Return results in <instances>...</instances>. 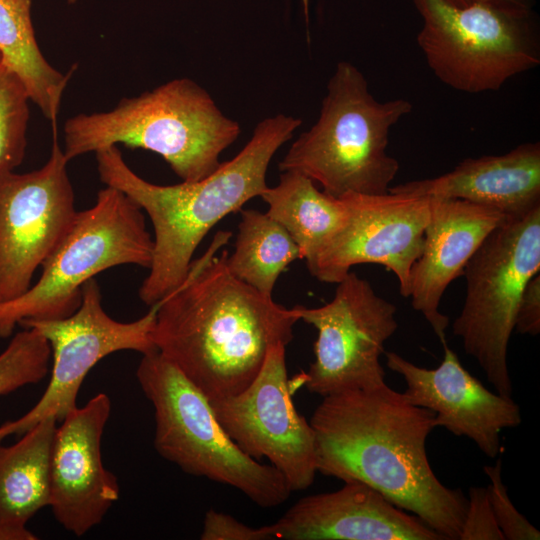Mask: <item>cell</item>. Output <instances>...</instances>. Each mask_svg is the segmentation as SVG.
<instances>
[{"label": "cell", "instance_id": "obj_1", "mask_svg": "<svg viewBox=\"0 0 540 540\" xmlns=\"http://www.w3.org/2000/svg\"><path fill=\"white\" fill-rule=\"evenodd\" d=\"M322 398L310 419L317 472L367 484L444 540H459L468 501L430 466L426 441L435 413L387 384Z\"/></svg>", "mask_w": 540, "mask_h": 540}, {"label": "cell", "instance_id": "obj_2", "mask_svg": "<svg viewBox=\"0 0 540 540\" xmlns=\"http://www.w3.org/2000/svg\"><path fill=\"white\" fill-rule=\"evenodd\" d=\"M232 233L219 231L192 262L184 281L157 303L153 339L209 399L238 394L259 373L269 349L287 346L300 321L286 308L236 278L217 250Z\"/></svg>", "mask_w": 540, "mask_h": 540}, {"label": "cell", "instance_id": "obj_3", "mask_svg": "<svg viewBox=\"0 0 540 540\" xmlns=\"http://www.w3.org/2000/svg\"><path fill=\"white\" fill-rule=\"evenodd\" d=\"M301 124V119L281 113L266 117L233 159L201 180L175 185L140 177L117 146L95 153L100 180L132 199L153 226V258L138 292L143 303L152 306L173 292L186 278L192 256L207 233L262 195L273 156Z\"/></svg>", "mask_w": 540, "mask_h": 540}, {"label": "cell", "instance_id": "obj_4", "mask_svg": "<svg viewBox=\"0 0 540 540\" xmlns=\"http://www.w3.org/2000/svg\"><path fill=\"white\" fill-rule=\"evenodd\" d=\"M63 131L69 161L123 144L157 153L182 181L195 182L220 166V155L241 128L202 86L177 78L123 98L109 111L75 115Z\"/></svg>", "mask_w": 540, "mask_h": 540}, {"label": "cell", "instance_id": "obj_5", "mask_svg": "<svg viewBox=\"0 0 540 540\" xmlns=\"http://www.w3.org/2000/svg\"><path fill=\"white\" fill-rule=\"evenodd\" d=\"M412 108L403 98L378 101L363 73L340 61L317 121L291 144L279 171L300 172L335 198L386 194L400 167L387 153L389 132Z\"/></svg>", "mask_w": 540, "mask_h": 540}, {"label": "cell", "instance_id": "obj_6", "mask_svg": "<svg viewBox=\"0 0 540 540\" xmlns=\"http://www.w3.org/2000/svg\"><path fill=\"white\" fill-rule=\"evenodd\" d=\"M136 378L153 405L154 447L161 457L185 473L233 487L261 507L288 499L291 490L280 472L243 452L209 399L161 353L142 355Z\"/></svg>", "mask_w": 540, "mask_h": 540}, {"label": "cell", "instance_id": "obj_7", "mask_svg": "<svg viewBox=\"0 0 540 540\" xmlns=\"http://www.w3.org/2000/svg\"><path fill=\"white\" fill-rule=\"evenodd\" d=\"M153 246L143 210L122 191L106 186L92 207L77 213L42 264L37 282L20 297L0 303V338L11 336L25 320L70 316L81 304L83 286L98 273L126 264L149 269Z\"/></svg>", "mask_w": 540, "mask_h": 540}, {"label": "cell", "instance_id": "obj_8", "mask_svg": "<svg viewBox=\"0 0 540 540\" xmlns=\"http://www.w3.org/2000/svg\"><path fill=\"white\" fill-rule=\"evenodd\" d=\"M412 1L422 20L418 46L434 75L455 90L497 91L540 64L539 29L532 9Z\"/></svg>", "mask_w": 540, "mask_h": 540}, {"label": "cell", "instance_id": "obj_9", "mask_svg": "<svg viewBox=\"0 0 540 540\" xmlns=\"http://www.w3.org/2000/svg\"><path fill=\"white\" fill-rule=\"evenodd\" d=\"M540 273V206L507 218L464 268L466 296L453 334L496 392L512 397L508 345L517 307L529 280Z\"/></svg>", "mask_w": 540, "mask_h": 540}, {"label": "cell", "instance_id": "obj_10", "mask_svg": "<svg viewBox=\"0 0 540 540\" xmlns=\"http://www.w3.org/2000/svg\"><path fill=\"white\" fill-rule=\"evenodd\" d=\"M293 308L300 320L317 330L314 360L296 378L310 393L325 397L386 384L380 357L398 328L397 308L369 281L350 271L328 303Z\"/></svg>", "mask_w": 540, "mask_h": 540}, {"label": "cell", "instance_id": "obj_11", "mask_svg": "<svg viewBox=\"0 0 540 540\" xmlns=\"http://www.w3.org/2000/svg\"><path fill=\"white\" fill-rule=\"evenodd\" d=\"M157 303L139 319L120 322L109 316L93 278L82 288V300L70 316L56 320H25L19 326L35 328L47 340L52 357L48 385L38 402L24 415L0 424V441L20 436L47 417L61 422L77 407V397L89 371L106 356L119 351L142 355L157 351L153 339Z\"/></svg>", "mask_w": 540, "mask_h": 540}, {"label": "cell", "instance_id": "obj_12", "mask_svg": "<svg viewBox=\"0 0 540 540\" xmlns=\"http://www.w3.org/2000/svg\"><path fill=\"white\" fill-rule=\"evenodd\" d=\"M54 139L47 162L26 173L0 172V303L31 286L38 268L74 223L69 160Z\"/></svg>", "mask_w": 540, "mask_h": 540}, {"label": "cell", "instance_id": "obj_13", "mask_svg": "<svg viewBox=\"0 0 540 540\" xmlns=\"http://www.w3.org/2000/svg\"><path fill=\"white\" fill-rule=\"evenodd\" d=\"M286 346L273 345L255 379L240 393L209 400L215 416L238 447L265 457L289 489L302 491L317 473L314 430L291 397Z\"/></svg>", "mask_w": 540, "mask_h": 540}, {"label": "cell", "instance_id": "obj_14", "mask_svg": "<svg viewBox=\"0 0 540 540\" xmlns=\"http://www.w3.org/2000/svg\"><path fill=\"white\" fill-rule=\"evenodd\" d=\"M346 225L306 264L326 283L340 282L358 264H379L394 273L400 294L408 297L409 275L424 244L430 217L427 197L391 193H347Z\"/></svg>", "mask_w": 540, "mask_h": 540}, {"label": "cell", "instance_id": "obj_15", "mask_svg": "<svg viewBox=\"0 0 540 540\" xmlns=\"http://www.w3.org/2000/svg\"><path fill=\"white\" fill-rule=\"evenodd\" d=\"M111 400L98 393L56 428L50 455V503L55 520L81 537L118 501L117 477L105 468L101 442Z\"/></svg>", "mask_w": 540, "mask_h": 540}, {"label": "cell", "instance_id": "obj_16", "mask_svg": "<svg viewBox=\"0 0 540 540\" xmlns=\"http://www.w3.org/2000/svg\"><path fill=\"white\" fill-rule=\"evenodd\" d=\"M444 357L434 369L418 366L395 352H384L387 367L403 377L408 402L435 413L436 427L465 436L489 458L501 450L500 432L521 424V412L512 399L488 390L443 345Z\"/></svg>", "mask_w": 540, "mask_h": 540}, {"label": "cell", "instance_id": "obj_17", "mask_svg": "<svg viewBox=\"0 0 540 540\" xmlns=\"http://www.w3.org/2000/svg\"><path fill=\"white\" fill-rule=\"evenodd\" d=\"M270 526L273 538L286 540H444L359 481L301 498Z\"/></svg>", "mask_w": 540, "mask_h": 540}, {"label": "cell", "instance_id": "obj_18", "mask_svg": "<svg viewBox=\"0 0 540 540\" xmlns=\"http://www.w3.org/2000/svg\"><path fill=\"white\" fill-rule=\"evenodd\" d=\"M428 199L430 217L422 252L410 271L408 297L444 345L449 318L439 309L442 296L452 281L463 276L470 258L507 217L465 200Z\"/></svg>", "mask_w": 540, "mask_h": 540}, {"label": "cell", "instance_id": "obj_19", "mask_svg": "<svg viewBox=\"0 0 540 540\" xmlns=\"http://www.w3.org/2000/svg\"><path fill=\"white\" fill-rule=\"evenodd\" d=\"M389 192L465 200L507 218L519 217L540 206V143L526 142L502 155L466 158L445 174L391 186Z\"/></svg>", "mask_w": 540, "mask_h": 540}, {"label": "cell", "instance_id": "obj_20", "mask_svg": "<svg viewBox=\"0 0 540 540\" xmlns=\"http://www.w3.org/2000/svg\"><path fill=\"white\" fill-rule=\"evenodd\" d=\"M57 420L47 417L12 445H0V540H36L27 524L50 503V455Z\"/></svg>", "mask_w": 540, "mask_h": 540}, {"label": "cell", "instance_id": "obj_21", "mask_svg": "<svg viewBox=\"0 0 540 540\" xmlns=\"http://www.w3.org/2000/svg\"><path fill=\"white\" fill-rule=\"evenodd\" d=\"M260 198L268 205L267 214L295 241L306 264L349 218L343 199L318 190L311 178L297 171L281 172L279 183L267 187Z\"/></svg>", "mask_w": 540, "mask_h": 540}, {"label": "cell", "instance_id": "obj_22", "mask_svg": "<svg viewBox=\"0 0 540 540\" xmlns=\"http://www.w3.org/2000/svg\"><path fill=\"white\" fill-rule=\"evenodd\" d=\"M31 4V0H0V58L21 81L30 101L55 126L71 72H60L42 54Z\"/></svg>", "mask_w": 540, "mask_h": 540}, {"label": "cell", "instance_id": "obj_23", "mask_svg": "<svg viewBox=\"0 0 540 540\" xmlns=\"http://www.w3.org/2000/svg\"><path fill=\"white\" fill-rule=\"evenodd\" d=\"M241 211L234 252L227 255L229 271L265 296L287 267L301 259L299 247L285 228L267 212Z\"/></svg>", "mask_w": 540, "mask_h": 540}, {"label": "cell", "instance_id": "obj_24", "mask_svg": "<svg viewBox=\"0 0 540 540\" xmlns=\"http://www.w3.org/2000/svg\"><path fill=\"white\" fill-rule=\"evenodd\" d=\"M30 98L0 58V172L13 171L25 157Z\"/></svg>", "mask_w": 540, "mask_h": 540}, {"label": "cell", "instance_id": "obj_25", "mask_svg": "<svg viewBox=\"0 0 540 540\" xmlns=\"http://www.w3.org/2000/svg\"><path fill=\"white\" fill-rule=\"evenodd\" d=\"M51 351L35 328L16 333L0 353V396L39 383L48 373Z\"/></svg>", "mask_w": 540, "mask_h": 540}, {"label": "cell", "instance_id": "obj_26", "mask_svg": "<svg viewBox=\"0 0 540 540\" xmlns=\"http://www.w3.org/2000/svg\"><path fill=\"white\" fill-rule=\"evenodd\" d=\"M501 459L484 466L492 510L505 540H539L540 532L515 508L501 477Z\"/></svg>", "mask_w": 540, "mask_h": 540}, {"label": "cell", "instance_id": "obj_27", "mask_svg": "<svg viewBox=\"0 0 540 540\" xmlns=\"http://www.w3.org/2000/svg\"><path fill=\"white\" fill-rule=\"evenodd\" d=\"M467 501L459 540H505L492 510L488 486L470 487Z\"/></svg>", "mask_w": 540, "mask_h": 540}, {"label": "cell", "instance_id": "obj_28", "mask_svg": "<svg viewBox=\"0 0 540 540\" xmlns=\"http://www.w3.org/2000/svg\"><path fill=\"white\" fill-rule=\"evenodd\" d=\"M200 539L266 540L274 538L270 525L253 527L226 513L209 510L205 514Z\"/></svg>", "mask_w": 540, "mask_h": 540}, {"label": "cell", "instance_id": "obj_29", "mask_svg": "<svg viewBox=\"0 0 540 540\" xmlns=\"http://www.w3.org/2000/svg\"><path fill=\"white\" fill-rule=\"evenodd\" d=\"M514 329L518 333L531 336L540 332V273L534 275L523 290Z\"/></svg>", "mask_w": 540, "mask_h": 540}, {"label": "cell", "instance_id": "obj_30", "mask_svg": "<svg viewBox=\"0 0 540 540\" xmlns=\"http://www.w3.org/2000/svg\"><path fill=\"white\" fill-rule=\"evenodd\" d=\"M444 2L456 6L466 7L474 4H491L503 7L519 9H532L534 0H443Z\"/></svg>", "mask_w": 540, "mask_h": 540}, {"label": "cell", "instance_id": "obj_31", "mask_svg": "<svg viewBox=\"0 0 540 540\" xmlns=\"http://www.w3.org/2000/svg\"><path fill=\"white\" fill-rule=\"evenodd\" d=\"M77 1L78 0H66V2L71 5L77 3Z\"/></svg>", "mask_w": 540, "mask_h": 540}]
</instances>
